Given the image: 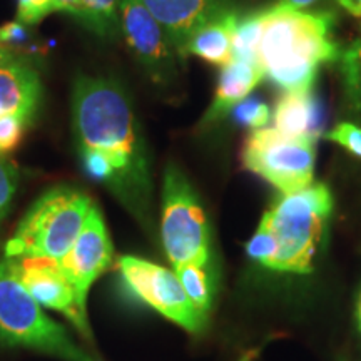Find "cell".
Wrapping results in <instances>:
<instances>
[{
  "label": "cell",
  "instance_id": "1",
  "mask_svg": "<svg viewBox=\"0 0 361 361\" xmlns=\"http://www.w3.org/2000/svg\"><path fill=\"white\" fill-rule=\"evenodd\" d=\"M72 134L84 173L151 231V159L124 85L109 78L80 74L72 89Z\"/></svg>",
  "mask_w": 361,
  "mask_h": 361
},
{
  "label": "cell",
  "instance_id": "2",
  "mask_svg": "<svg viewBox=\"0 0 361 361\" xmlns=\"http://www.w3.org/2000/svg\"><path fill=\"white\" fill-rule=\"evenodd\" d=\"M335 16L305 8L274 6L263 11L259 64L264 78L283 92L308 94L319 67L340 57L335 37Z\"/></svg>",
  "mask_w": 361,
  "mask_h": 361
},
{
  "label": "cell",
  "instance_id": "3",
  "mask_svg": "<svg viewBox=\"0 0 361 361\" xmlns=\"http://www.w3.org/2000/svg\"><path fill=\"white\" fill-rule=\"evenodd\" d=\"M96 202L82 189L61 184L30 206L7 241L6 259H47L59 263L82 231Z\"/></svg>",
  "mask_w": 361,
  "mask_h": 361
},
{
  "label": "cell",
  "instance_id": "4",
  "mask_svg": "<svg viewBox=\"0 0 361 361\" xmlns=\"http://www.w3.org/2000/svg\"><path fill=\"white\" fill-rule=\"evenodd\" d=\"M333 194L323 183H311L300 191L281 194L266 211L264 224L276 241L274 271L306 274L331 218Z\"/></svg>",
  "mask_w": 361,
  "mask_h": 361
},
{
  "label": "cell",
  "instance_id": "5",
  "mask_svg": "<svg viewBox=\"0 0 361 361\" xmlns=\"http://www.w3.org/2000/svg\"><path fill=\"white\" fill-rule=\"evenodd\" d=\"M0 341L64 361H102L44 313L42 306L13 276L6 259L0 261Z\"/></svg>",
  "mask_w": 361,
  "mask_h": 361
},
{
  "label": "cell",
  "instance_id": "6",
  "mask_svg": "<svg viewBox=\"0 0 361 361\" xmlns=\"http://www.w3.org/2000/svg\"><path fill=\"white\" fill-rule=\"evenodd\" d=\"M161 241L174 268L211 263V228L196 189L178 166L164 171L161 202Z\"/></svg>",
  "mask_w": 361,
  "mask_h": 361
},
{
  "label": "cell",
  "instance_id": "7",
  "mask_svg": "<svg viewBox=\"0 0 361 361\" xmlns=\"http://www.w3.org/2000/svg\"><path fill=\"white\" fill-rule=\"evenodd\" d=\"M243 166L281 194L313 183L316 141L279 133L276 128L251 130L243 147Z\"/></svg>",
  "mask_w": 361,
  "mask_h": 361
},
{
  "label": "cell",
  "instance_id": "8",
  "mask_svg": "<svg viewBox=\"0 0 361 361\" xmlns=\"http://www.w3.org/2000/svg\"><path fill=\"white\" fill-rule=\"evenodd\" d=\"M117 271L126 290L144 305L192 335L204 328L207 319L194 308L176 271L135 256H121L117 259Z\"/></svg>",
  "mask_w": 361,
  "mask_h": 361
},
{
  "label": "cell",
  "instance_id": "9",
  "mask_svg": "<svg viewBox=\"0 0 361 361\" xmlns=\"http://www.w3.org/2000/svg\"><path fill=\"white\" fill-rule=\"evenodd\" d=\"M119 32L152 82H173L180 59L166 30L141 0H121Z\"/></svg>",
  "mask_w": 361,
  "mask_h": 361
},
{
  "label": "cell",
  "instance_id": "10",
  "mask_svg": "<svg viewBox=\"0 0 361 361\" xmlns=\"http://www.w3.org/2000/svg\"><path fill=\"white\" fill-rule=\"evenodd\" d=\"M112 259H114V247L109 231L104 223L101 209L94 204L75 243L57 263L69 279L75 300L84 313H87L90 286L111 268Z\"/></svg>",
  "mask_w": 361,
  "mask_h": 361
},
{
  "label": "cell",
  "instance_id": "11",
  "mask_svg": "<svg viewBox=\"0 0 361 361\" xmlns=\"http://www.w3.org/2000/svg\"><path fill=\"white\" fill-rule=\"evenodd\" d=\"M6 259V258H4ZM12 274L44 308L64 314L85 341L92 343L89 316L80 310L69 279L57 263L47 259H6Z\"/></svg>",
  "mask_w": 361,
  "mask_h": 361
},
{
  "label": "cell",
  "instance_id": "12",
  "mask_svg": "<svg viewBox=\"0 0 361 361\" xmlns=\"http://www.w3.org/2000/svg\"><path fill=\"white\" fill-rule=\"evenodd\" d=\"M166 30L180 62L186 61V45L191 35L226 11V0H141Z\"/></svg>",
  "mask_w": 361,
  "mask_h": 361
},
{
  "label": "cell",
  "instance_id": "13",
  "mask_svg": "<svg viewBox=\"0 0 361 361\" xmlns=\"http://www.w3.org/2000/svg\"><path fill=\"white\" fill-rule=\"evenodd\" d=\"M44 84L32 61L0 66V117L19 116L32 123L42 106Z\"/></svg>",
  "mask_w": 361,
  "mask_h": 361
},
{
  "label": "cell",
  "instance_id": "14",
  "mask_svg": "<svg viewBox=\"0 0 361 361\" xmlns=\"http://www.w3.org/2000/svg\"><path fill=\"white\" fill-rule=\"evenodd\" d=\"M264 79V71L259 64L245 61H233L221 69L218 85L213 102L209 104L207 111L202 116L200 126L209 128L218 124L226 116H229L239 102L250 97V94Z\"/></svg>",
  "mask_w": 361,
  "mask_h": 361
},
{
  "label": "cell",
  "instance_id": "15",
  "mask_svg": "<svg viewBox=\"0 0 361 361\" xmlns=\"http://www.w3.org/2000/svg\"><path fill=\"white\" fill-rule=\"evenodd\" d=\"M274 128L279 133L316 141L323 133V106L313 90L308 94L283 92L273 112Z\"/></svg>",
  "mask_w": 361,
  "mask_h": 361
},
{
  "label": "cell",
  "instance_id": "16",
  "mask_svg": "<svg viewBox=\"0 0 361 361\" xmlns=\"http://www.w3.org/2000/svg\"><path fill=\"white\" fill-rule=\"evenodd\" d=\"M239 12L226 8L201 25L186 45V57L196 56L213 66L224 67L233 61V37Z\"/></svg>",
  "mask_w": 361,
  "mask_h": 361
},
{
  "label": "cell",
  "instance_id": "17",
  "mask_svg": "<svg viewBox=\"0 0 361 361\" xmlns=\"http://www.w3.org/2000/svg\"><path fill=\"white\" fill-rule=\"evenodd\" d=\"M191 303L207 319L214 298V268L211 263H189L174 268Z\"/></svg>",
  "mask_w": 361,
  "mask_h": 361
},
{
  "label": "cell",
  "instance_id": "18",
  "mask_svg": "<svg viewBox=\"0 0 361 361\" xmlns=\"http://www.w3.org/2000/svg\"><path fill=\"white\" fill-rule=\"evenodd\" d=\"M119 6L121 0H80L75 19L90 32L111 40L119 32Z\"/></svg>",
  "mask_w": 361,
  "mask_h": 361
},
{
  "label": "cell",
  "instance_id": "19",
  "mask_svg": "<svg viewBox=\"0 0 361 361\" xmlns=\"http://www.w3.org/2000/svg\"><path fill=\"white\" fill-rule=\"evenodd\" d=\"M261 32H263V11L239 16L233 37L234 61L259 64Z\"/></svg>",
  "mask_w": 361,
  "mask_h": 361
},
{
  "label": "cell",
  "instance_id": "20",
  "mask_svg": "<svg viewBox=\"0 0 361 361\" xmlns=\"http://www.w3.org/2000/svg\"><path fill=\"white\" fill-rule=\"evenodd\" d=\"M340 74L350 109L361 112V30L345 51L340 52Z\"/></svg>",
  "mask_w": 361,
  "mask_h": 361
},
{
  "label": "cell",
  "instance_id": "21",
  "mask_svg": "<svg viewBox=\"0 0 361 361\" xmlns=\"http://www.w3.org/2000/svg\"><path fill=\"white\" fill-rule=\"evenodd\" d=\"M231 119L238 126L247 128L251 130L263 129L273 119L271 107L264 101L258 97H247L243 102H239L234 109L229 112Z\"/></svg>",
  "mask_w": 361,
  "mask_h": 361
},
{
  "label": "cell",
  "instance_id": "22",
  "mask_svg": "<svg viewBox=\"0 0 361 361\" xmlns=\"http://www.w3.org/2000/svg\"><path fill=\"white\" fill-rule=\"evenodd\" d=\"M20 184V169L7 156H0V224L7 218Z\"/></svg>",
  "mask_w": 361,
  "mask_h": 361
},
{
  "label": "cell",
  "instance_id": "23",
  "mask_svg": "<svg viewBox=\"0 0 361 361\" xmlns=\"http://www.w3.org/2000/svg\"><path fill=\"white\" fill-rule=\"evenodd\" d=\"M246 252L250 255V258L258 261V263L266 266V268L273 269L274 261H276L278 246L273 234L269 233V229L264 224L259 223L258 231H256L255 236L246 245Z\"/></svg>",
  "mask_w": 361,
  "mask_h": 361
},
{
  "label": "cell",
  "instance_id": "24",
  "mask_svg": "<svg viewBox=\"0 0 361 361\" xmlns=\"http://www.w3.org/2000/svg\"><path fill=\"white\" fill-rule=\"evenodd\" d=\"M29 126L30 123L19 116L0 117V156H7L19 147Z\"/></svg>",
  "mask_w": 361,
  "mask_h": 361
},
{
  "label": "cell",
  "instance_id": "25",
  "mask_svg": "<svg viewBox=\"0 0 361 361\" xmlns=\"http://www.w3.org/2000/svg\"><path fill=\"white\" fill-rule=\"evenodd\" d=\"M324 137L328 141L338 144L350 154H353L361 159V128L351 123H341L336 128H333L329 133H326Z\"/></svg>",
  "mask_w": 361,
  "mask_h": 361
},
{
  "label": "cell",
  "instance_id": "26",
  "mask_svg": "<svg viewBox=\"0 0 361 361\" xmlns=\"http://www.w3.org/2000/svg\"><path fill=\"white\" fill-rule=\"evenodd\" d=\"M51 12H54L52 0H17L16 20L32 27L42 22Z\"/></svg>",
  "mask_w": 361,
  "mask_h": 361
},
{
  "label": "cell",
  "instance_id": "27",
  "mask_svg": "<svg viewBox=\"0 0 361 361\" xmlns=\"http://www.w3.org/2000/svg\"><path fill=\"white\" fill-rule=\"evenodd\" d=\"M29 39H30L29 25L22 24L19 20L7 22V24L0 25V45H7V47L25 52L24 49H22V45L29 42Z\"/></svg>",
  "mask_w": 361,
  "mask_h": 361
},
{
  "label": "cell",
  "instance_id": "28",
  "mask_svg": "<svg viewBox=\"0 0 361 361\" xmlns=\"http://www.w3.org/2000/svg\"><path fill=\"white\" fill-rule=\"evenodd\" d=\"M17 61H30V57L25 52L17 51V49L7 47V45H0V66L11 64Z\"/></svg>",
  "mask_w": 361,
  "mask_h": 361
},
{
  "label": "cell",
  "instance_id": "29",
  "mask_svg": "<svg viewBox=\"0 0 361 361\" xmlns=\"http://www.w3.org/2000/svg\"><path fill=\"white\" fill-rule=\"evenodd\" d=\"M79 6H80V0H52L54 12L69 13L72 17L78 16Z\"/></svg>",
  "mask_w": 361,
  "mask_h": 361
},
{
  "label": "cell",
  "instance_id": "30",
  "mask_svg": "<svg viewBox=\"0 0 361 361\" xmlns=\"http://www.w3.org/2000/svg\"><path fill=\"white\" fill-rule=\"evenodd\" d=\"M338 6L345 8L350 16L361 19V0H336Z\"/></svg>",
  "mask_w": 361,
  "mask_h": 361
},
{
  "label": "cell",
  "instance_id": "31",
  "mask_svg": "<svg viewBox=\"0 0 361 361\" xmlns=\"http://www.w3.org/2000/svg\"><path fill=\"white\" fill-rule=\"evenodd\" d=\"M316 0H279L278 6L290 7V8H306L313 6Z\"/></svg>",
  "mask_w": 361,
  "mask_h": 361
},
{
  "label": "cell",
  "instance_id": "32",
  "mask_svg": "<svg viewBox=\"0 0 361 361\" xmlns=\"http://www.w3.org/2000/svg\"><path fill=\"white\" fill-rule=\"evenodd\" d=\"M258 353H259V348L251 350V351H246V353L243 355L241 358H239L238 361H255V358H256V356H258Z\"/></svg>",
  "mask_w": 361,
  "mask_h": 361
},
{
  "label": "cell",
  "instance_id": "33",
  "mask_svg": "<svg viewBox=\"0 0 361 361\" xmlns=\"http://www.w3.org/2000/svg\"><path fill=\"white\" fill-rule=\"evenodd\" d=\"M356 319H358V326H360V331H361V291H360V296H358V303H356Z\"/></svg>",
  "mask_w": 361,
  "mask_h": 361
}]
</instances>
